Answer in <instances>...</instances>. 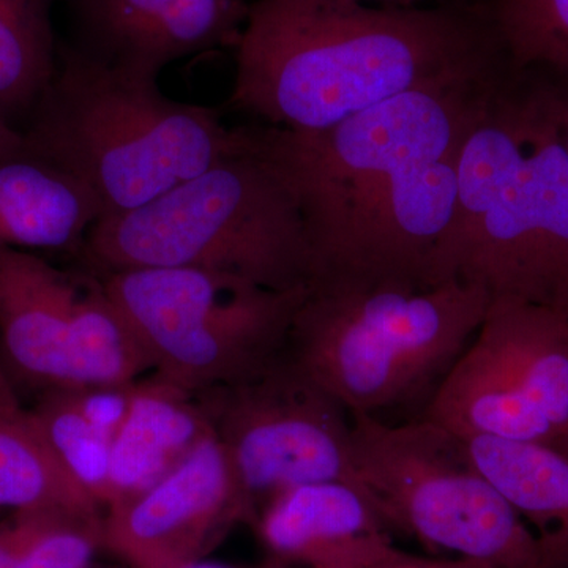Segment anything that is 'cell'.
Instances as JSON below:
<instances>
[{
    "label": "cell",
    "instance_id": "6da1fadb",
    "mask_svg": "<svg viewBox=\"0 0 568 568\" xmlns=\"http://www.w3.org/2000/svg\"><path fill=\"white\" fill-rule=\"evenodd\" d=\"M507 73L402 93L321 132L246 125L301 204L308 286H428L459 153Z\"/></svg>",
    "mask_w": 568,
    "mask_h": 568
},
{
    "label": "cell",
    "instance_id": "7a4b0ae2",
    "mask_svg": "<svg viewBox=\"0 0 568 568\" xmlns=\"http://www.w3.org/2000/svg\"><path fill=\"white\" fill-rule=\"evenodd\" d=\"M234 50L231 106L290 132H321L402 93L510 70L487 11L463 0L439 9L256 0Z\"/></svg>",
    "mask_w": 568,
    "mask_h": 568
},
{
    "label": "cell",
    "instance_id": "3957f363",
    "mask_svg": "<svg viewBox=\"0 0 568 568\" xmlns=\"http://www.w3.org/2000/svg\"><path fill=\"white\" fill-rule=\"evenodd\" d=\"M476 284L568 317V152L534 85L500 82L467 134L428 286Z\"/></svg>",
    "mask_w": 568,
    "mask_h": 568
},
{
    "label": "cell",
    "instance_id": "277c9868",
    "mask_svg": "<svg viewBox=\"0 0 568 568\" xmlns=\"http://www.w3.org/2000/svg\"><path fill=\"white\" fill-rule=\"evenodd\" d=\"M22 134L26 153L82 183L102 219L151 203L244 145V129H227L215 110L175 102L159 81L71 43L59 47L55 77Z\"/></svg>",
    "mask_w": 568,
    "mask_h": 568
},
{
    "label": "cell",
    "instance_id": "5b68a950",
    "mask_svg": "<svg viewBox=\"0 0 568 568\" xmlns=\"http://www.w3.org/2000/svg\"><path fill=\"white\" fill-rule=\"evenodd\" d=\"M244 145L151 203L99 220L77 256L97 276L134 268L192 267L241 276L268 290L306 287L312 250L290 183Z\"/></svg>",
    "mask_w": 568,
    "mask_h": 568
},
{
    "label": "cell",
    "instance_id": "8992f818",
    "mask_svg": "<svg viewBox=\"0 0 568 568\" xmlns=\"http://www.w3.org/2000/svg\"><path fill=\"white\" fill-rule=\"evenodd\" d=\"M489 302L484 287L455 280L308 286L286 354L349 414L377 417L435 394L484 323Z\"/></svg>",
    "mask_w": 568,
    "mask_h": 568
},
{
    "label": "cell",
    "instance_id": "52a82bcc",
    "mask_svg": "<svg viewBox=\"0 0 568 568\" xmlns=\"http://www.w3.org/2000/svg\"><path fill=\"white\" fill-rule=\"evenodd\" d=\"M358 481L388 528L497 568H552L556 555L481 473L465 437L428 418L351 414Z\"/></svg>",
    "mask_w": 568,
    "mask_h": 568
},
{
    "label": "cell",
    "instance_id": "ba28073f",
    "mask_svg": "<svg viewBox=\"0 0 568 568\" xmlns=\"http://www.w3.org/2000/svg\"><path fill=\"white\" fill-rule=\"evenodd\" d=\"M100 278L136 332L152 375L192 394L241 383L282 357L308 293L192 267Z\"/></svg>",
    "mask_w": 568,
    "mask_h": 568
},
{
    "label": "cell",
    "instance_id": "9c48e42d",
    "mask_svg": "<svg viewBox=\"0 0 568 568\" xmlns=\"http://www.w3.org/2000/svg\"><path fill=\"white\" fill-rule=\"evenodd\" d=\"M424 417L466 439L559 450L568 437V317L514 298L489 302Z\"/></svg>",
    "mask_w": 568,
    "mask_h": 568
},
{
    "label": "cell",
    "instance_id": "30bf717a",
    "mask_svg": "<svg viewBox=\"0 0 568 568\" xmlns=\"http://www.w3.org/2000/svg\"><path fill=\"white\" fill-rule=\"evenodd\" d=\"M196 395L253 521L276 496L305 485L343 484L365 496L354 466L349 410L286 351L241 383Z\"/></svg>",
    "mask_w": 568,
    "mask_h": 568
},
{
    "label": "cell",
    "instance_id": "8fae6325",
    "mask_svg": "<svg viewBox=\"0 0 568 568\" xmlns=\"http://www.w3.org/2000/svg\"><path fill=\"white\" fill-rule=\"evenodd\" d=\"M245 519L244 495L213 435L162 481L104 510L103 548L130 568H185Z\"/></svg>",
    "mask_w": 568,
    "mask_h": 568
},
{
    "label": "cell",
    "instance_id": "7c38bea8",
    "mask_svg": "<svg viewBox=\"0 0 568 568\" xmlns=\"http://www.w3.org/2000/svg\"><path fill=\"white\" fill-rule=\"evenodd\" d=\"M73 47L95 61L159 81L170 63L235 47L245 0H70Z\"/></svg>",
    "mask_w": 568,
    "mask_h": 568
},
{
    "label": "cell",
    "instance_id": "4fadbf2b",
    "mask_svg": "<svg viewBox=\"0 0 568 568\" xmlns=\"http://www.w3.org/2000/svg\"><path fill=\"white\" fill-rule=\"evenodd\" d=\"M254 523L268 551L305 568H373L403 552L369 500L343 484L284 491Z\"/></svg>",
    "mask_w": 568,
    "mask_h": 568
},
{
    "label": "cell",
    "instance_id": "5bb4252c",
    "mask_svg": "<svg viewBox=\"0 0 568 568\" xmlns=\"http://www.w3.org/2000/svg\"><path fill=\"white\" fill-rule=\"evenodd\" d=\"M81 283L82 272L0 246V353L28 386L65 387L67 342Z\"/></svg>",
    "mask_w": 568,
    "mask_h": 568
},
{
    "label": "cell",
    "instance_id": "9a60e30c",
    "mask_svg": "<svg viewBox=\"0 0 568 568\" xmlns=\"http://www.w3.org/2000/svg\"><path fill=\"white\" fill-rule=\"evenodd\" d=\"M213 435L196 394L153 375L138 381L132 413L112 443L106 508L148 491Z\"/></svg>",
    "mask_w": 568,
    "mask_h": 568
},
{
    "label": "cell",
    "instance_id": "2e32d148",
    "mask_svg": "<svg viewBox=\"0 0 568 568\" xmlns=\"http://www.w3.org/2000/svg\"><path fill=\"white\" fill-rule=\"evenodd\" d=\"M102 209L59 168L21 155L0 163V246L78 254Z\"/></svg>",
    "mask_w": 568,
    "mask_h": 568
},
{
    "label": "cell",
    "instance_id": "e0dca14e",
    "mask_svg": "<svg viewBox=\"0 0 568 568\" xmlns=\"http://www.w3.org/2000/svg\"><path fill=\"white\" fill-rule=\"evenodd\" d=\"M62 510L103 517L104 510L63 469L31 410L0 394V510Z\"/></svg>",
    "mask_w": 568,
    "mask_h": 568
},
{
    "label": "cell",
    "instance_id": "ac0fdd59",
    "mask_svg": "<svg viewBox=\"0 0 568 568\" xmlns=\"http://www.w3.org/2000/svg\"><path fill=\"white\" fill-rule=\"evenodd\" d=\"M65 387L132 384L152 372L136 332L100 276L82 268L65 353Z\"/></svg>",
    "mask_w": 568,
    "mask_h": 568
},
{
    "label": "cell",
    "instance_id": "d6986e66",
    "mask_svg": "<svg viewBox=\"0 0 568 568\" xmlns=\"http://www.w3.org/2000/svg\"><path fill=\"white\" fill-rule=\"evenodd\" d=\"M466 440L481 473L515 510L538 528L556 530L547 545L558 556L568 547V457L541 444Z\"/></svg>",
    "mask_w": 568,
    "mask_h": 568
},
{
    "label": "cell",
    "instance_id": "ffe728a7",
    "mask_svg": "<svg viewBox=\"0 0 568 568\" xmlns=\"http://www.w3.org/2000/svg\"><path fill=\"white\" fill-rule=\"evenodd\" d=\"M55 0H0V119L24 129L55 77Z\"/></svg>",
    "mask_w": 568,
    "mask_h": 568
},
{
    "label": "cell",
    "instance_id": "44dd1931",
    "mask_svg": "<svg viewBox=\"0 0 568 568\" xmlns=\"http://www.w3.org/2000/svg\"><path fill=\"white\" fill-rule=\"evenodd\" d=\"M481 7L511 71L568 80V0H488Z\"/></svg>",
    "mask_w": 568,
    "mask_h": 568
},
{
    "label": "cell",
    "instance_id": "7402d4cb",
    "mask_svg": "<svg viewBox=\"0 0 568 568\" xmlns=\"http://www.w3.org/2000/svg\"><path fill=\"white\" fill-rule=\"evenodd\" d=\"M31 414L63 469L106 510L111 496L112 440L85 420L69 388L44 392Z\"/></svg>",
    "mask_w": 568,
    "mask_h": 568
},
{
    "label": "cell",
    "instance_id": "603a6c76",
    "mask_svg": "<svg viewBox=\"0 0 568 568\" xmlns=\"http://www.w3.org/2000/svg\"><path fill=\"white\" fill-rule=\"evenodd\" d=\"M28 519V538L14 568H91L103 548V517L62 510L18 511Z\"/></svg>",
    "mask_w": 568,
    "mask_h": 568
},
{
    "label": "cell",
    "instance_id": "cb8c5ba5",
    "mask_svg": "<svg viewBox=\"0 0 568 568\" xmlns=\"http://www.w3.org/2000/svg\"><path fill=\"white\" fill-rule=\"evenodd\" d=\"M82 416L104 437H115L132 413L136 383L69 388Z\"/></svg>",
    "mask_w": 568,
    "mask_h": 568
},
{
    "label": "cell",
    "instance_id": "d4e9b609",
    "mask_svg": "<svg viewBox=\"0 0 568 568\" xmlns=\"http://www.w3.org/2000/svg\"><path fill=\"white\" fill-rule=\"evenodd\" d=\"M532 85L558 126L568 152V80L556 78L555 82H538Z\"/></svg>",
    "mask_w": 568,
    "mask_h": 568
},
{
    "label": "cell",
    "instance_id": "484cf974",
    "mask_svg": "<svg viewBox=\"0 0 568 568\" xmlns=\"http://www.w3.org/2000/svg\"><path fill=\"white\" fill-rule=\"evenodd\" d=\"M28 538V519L24 514H13L10 521L0 523V568H14Z\"/></svg>",
    "mask_w": 568,
    "mask_h": 568
},
{
    "label": "cell",
    "instance_id": "4316f807",
    "mask_svg": "<svg viewBox=\"0 0 568 568\" xmlns=\"http://www.w3.org/2000/svg\"><path fill=\"white\" fill-rule=\"evenodd\" d=\"M26 155L24 134L0 119V163Z\"/></svg>",
    "mask_w": 568,
    "mask_h": 568
},
{
    "label": "cell",
    "instance_id": "83f0119b",
    "mask_svg": "<svg viewBox=\"0 0 568 568\" xmlns=\"http://www.w3.org/2000/svg\"><path fill=\"white\" fill-rule=\"evenodd\" d=\"M440 568H497L493 564L485 562L480 559L458 558V559H443Z\"/></svg>",
    "mask_w": 568,
    "mask_h": 568
},
{
    "label": "cell",
    "instance_id": "f1b7e54d",
    "mask_svg": "<svg viewBox=\"0 0 568 568\" xmlns=\"http://www.w3.org/2000/svg\"><path fill=\"white\" fill-rule=\"evenodd\" d=\"M354 2H381L388 7H413L417 0H354Z\"/></svg>",
    "mask_w": 568,
    "mask_h": 568
},
{
    "label": "cell",
    "instance_id": "f546056e",
    "mask_svg": "<svg viewBox=\"0 0 568 568\" xmlns=\"http://www.w3.org/2000/svg\"><path fill=\"white\" fill-rule=\"evenodd\" d=\"M185 568H230V567L222 566V564L209 562V560H201V562L193 564V566H189Z\"/></svg>",
    "mask_w": 568,
    "mask_h": 568
},
{
    "label": "cell",
    "instance_id": "4dcf8cb0",
    "mask_svg": "<svg viewBox=\"0 0 568 568\" xmlns=\"http://www.w3.org/2000/svg\"><path fill=\"white\" fill-rule=\"evenodd\" d=\"M463 2L470 3V6H484L488 0H463Z\"/></svg>",
    "mask_w": 568,
    "mask_h": 568
},
{
    "label": "cell",
    "instance_id": "1f68e13d",
    "mask_svg": "<svg viewBox=\"0 0 568 568\" xmlns=\"http://www.w3.org/2000/svg\"><path fill=\"white\" fill-rule=\"evenodd\" d=\"M558 452H560V454H564V455H566V457H568V439L566 440V443L562 444V446H560Z\"/></svg>",
    "mask_w": 568,
    "mask_h": 568
},
{
    "label": "cell",
    "instance_id": "d6a6232c",
    "mask_svg": "<svg viewBox=\"0 0 568 568\" xmlns=\"http://www.w3.org/2000/svg\"><path fill=\"white\" fill-rule=\"evenodd\" d=\"M567 439H568V437H567ZM567 439H566V440H567Z\"/></svg>",
    "mask_w": 568,
    "mask_h": 568
},
{
    "label": "cell",
    "instance_id": "836d02e7",
    "mask_svg": "<svg viewBox=\"0 0 568 568\" xmlns=\"http://www.w3.org/2000/svg\"><path fill=\"white\" fill-rule=\"evenodd\" d=\"M275 568H278V567H275Z\"/></svg>",
    "mask_w": 568,
    "mask_h": 568
}]
</instances>
